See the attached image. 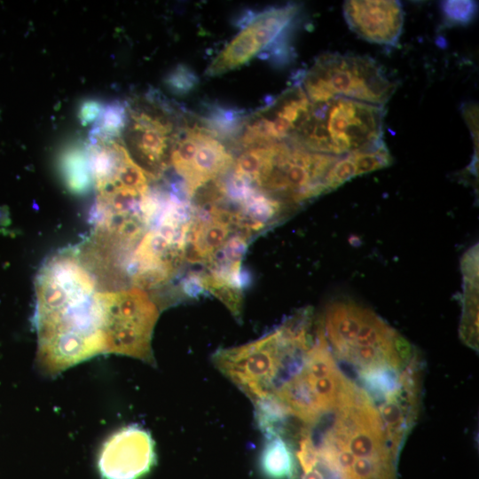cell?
<instances>
[{"mask_svg":"<svg viewBox=\"0 0 479 479\" xmlns=\"http://www.w3.org/2000/svg\"><path fill=\"white\" fill-rule=\"evenodd\" d=\"M260 468L267 479H291L295 469L289 444L277 435L267 437L260 456Z\"/></svg>","mask_w":479,"mask_h":479,"instance_id":"18","label":"cell"},{"mask_svg":"<svg viewBox=\"0 0 479 479\" xmlns=\"http://www.w3.org/2000/svg\"><path fill=\"white\" fill-rule=\"evenodd\" d=\"M339 157L273 143L253 185L283 206L302 204L328 192L326 177Z\"/></svg>","mask_w":479,"mask_h":479,"instance_id":"6","label":"cell"},{"mask_svg":"<svg viewBox=\"0 0 479 479\" xmlns=\"http://www.w3.org/2000/svg\"><path fill=\"white\" fill-rule=\"evenodd\" d=\"M60 165L69 190L81 193L89 188L91 175L87 152L77 147L70 148L62 155Z\"/></svg>","mask_w":479,"mask_h":479,"instance_id":"19","label":"cell"},{"mask_svg":"<svg viewBox=\"0 0 479 479\" xmlns=\"http://www.w3.org/2000/svg\"><path fill=\"white\" fill-rule=\"evenodd\" d=\"M35 325L40 354L54 365H70L104 349L96 282L80 256L58 253L35 280Z\"/></svg>","mask_w":479,"mask_h":479,"instance_id":"1","label":"cell"},{"mask_svg":"<svg viewBox=\"0 0 479 479\" xmlns=\"http://www.w3.org/2000/svg\"><path fill=\"white\" fill-rule=\"evenodd\" d=\"M200 119L203 128L217 139H233L240 136L247 117L243 110L205 103Z\"/></svg>","mask_w":479,"mask_h":479,"instance_id":"17","label":"cell"},{"mask_svg":"<svg viewBox=\"0 0 479 479\" xmlns=\"http://www.w3.org/2000/svg\"><path fill=\"white\" fill-rule=\"evenodd\" d=\"M128 121V104L119 100L103 106L90 136L115 138L124 131Z\"/></svg>","mask_w":479,"mask_h":479,"instance_id":"21","label":"cell"},{"mask_svg":"<svg viewBox=\"0 0 479 479\" xmlns=\"http://www.w3.org/2000/svg\"><path fill=\"white\" fill-rule=\"evenodd\" d=\"M104 349L151 360V338L159 311L147 293L132 287L98 292Z\"/></svg>","mask_w":479,"mask_h":479,"instance_id":"8","label":"cell"},{"mask_svg":"<svg viewBox=\"0 0 479 479\" xmlns=\"http://www.w3.org/2000/svg\"><path fill=\"white\" fill-rule=\"evenodd\" d=\"M233 161L223 143L203 127H185L175 136L170 164L182 177L190 198L227 172Z\"/></svg>","mask_w":479,"mask_h":479,"instance_id":"10","label":"cell"},{"mask_svg":"<svg viewBox=\"0 0 479 479\" xmlns=\"http://www.w3.org/2000/svg\"><path fill=\"white\" fill-rule=\"evenodd\" d=\"M159 216L139 240L129 268L133 285L141 289L168 281L185 259L191 222L186 205L168 195Z\"/></svg>","mask_w":479,"mask_h":479,"instance_id":"7","label":"cell"},{"mask_svg":"<svg viewBox=\"0 0 479 479\" xmlns=\"http://www.w3.org/2000/svg\"><path fill=\"white\" fill-rule=\"evenodd\" d=\"M343 15L349 27L370 43L395 46L403 31L404 11L398 1H346Z\"/></svg>","mask_w":479,"mask_h":479,"instance_id":"14","label":"cell"},{"mask_svg":"<svg viewBox=\"0 0 479 479\" xmlns=\"http://www.w3.org/2000/svg\"><path fill=\"white\" fill-rule=\"evenodd\" d=\"M324 334L340 368L354 381L386 370H404L418 360L412 345L372 310L353 302L331 303Z\"/></svg>","mask_w":479,"mask_h":479,"instance_id":"2","label":"cell"},{"mask_svg":"<svg viewBox=\"0 0 479 479\" xmlns=\"http://www.w3.org/2000/svg\"><path fill=\"white\" fill-rule=\"evenodd\" d=\"M441 6L448 21L465 25L475 17L477 4L474 1H444Z\"/></svg>","mask_w":479,"mask_h":479,"instance_id":"23","label":"cell"},{"mask_svg":"<svg viewBox=\"0 0 479 479\" xmlns=\"http://www.w3.org/2000/svg\"><path fill=\"white\" fill-rule=\"evenodd\" d=\"M299 12L296 4L245 12L236 22L241 30L208 66L207 75H220L246 64L292 30Z\"/></svg>","mask_w":479,"mask_h":479,"instance_id":"9","label":"cell"},{"mask_svg":"<svg viewBox=\"0 0 479 479\" xmlns=\"http://www.w3.org/2000/svg\"><path fill=\"white\" fill-rule=\"evenodd\" d=\"M311 318L302 310L254 342L218 349L212 361L255 404L271 397L298 368L315 340Z\"/></svg>","mask_w":479,"mask_h":479,"instance_id":"3","label":"cell"},{"mask_svg":"<svg viewBox=\"0 0 479 479\" xmlns=\"http://www.w3.org/2000/svg\"><path fill=\"white\" fill-rule=\"evenodd\" d=\"M302 479H326L322 470L315 466L310 470L304 472Z\"/></svg>","mask_w":479,"mask_h":479,"instance_id":"25","label":"cell"},{"mask_svg":"<svg viewBox=\"0 0 479 479\" xmlns=\"http://www.w3.org/2000/svg\"><path fill=\"white\" fill-rule=\"evenodd\" d=\"M161 113L144 106L128 105V121L124 131L137 164L153 177L170 163V152L176 133L173 125Z\"/></svg>","mask_w":479,"mask_h":479,"instance_id":"12","label":"cell"},{"mask_svg":"<svg viewBox=\"0 0 479 479\" xmlns=\"http://www.w3.org/2000/svg\"><path fill=\"white\" fill-rule=\"evenodd\" d=\"M295 83L316 105L345 98L384 106L397 89L376 60L350 53L320 55L308 70L298 71Z\"/></svg>","mask_w":479,"mask_h":479,"instance_id":"5","label":"cell"},{"mask_svg":"<svg viewBox=\"0 0 479 479\" xmlns=\"http://www.w3.org/2000/svg\"><path fill=\"white\" fill-rule=\"evenodd\" d=\"M103 106L97 101L89 100L82 105L80 109L79 117L82 120V124H87L94 120H97L99 116Z\"/></svg>","mask_w":479,"mask_h":479,"instance_id":"24","label":"cell"},{"mask_svg":"<svg viewBox=\"0 0 479 479\" xmlns=\"http://www.w3.org/2000/svg\"><path fill=\"white\" fill-rule=\"evenodd\" d=\"M314 105L300 84L295 83L281 95L247 118L240 143L244 148L278 142H290L309 118Z\"/></svg>","mask_w":479,"mask_h":479,"instance_id":"11","label":"cell"},{"mask_svg":"<svg viewBox=\"0 0 479 479\" xmlns=\"http://www.w3.org/2000/svg\"><path fill=\"white\" fill-rule=\"evenodd\" d=\"M203 213L191 218L185 259L210 264L232 238L234 213L221 203L204 205Z\"/></svg>","mask_w":479,"mask_h":479,"instance_id":"15","label":"cell"},{"mask_svg":"<svg viewBox=\"0 0 479 479\" xmlns=\"http://www.w3.org/2000/svg\"><path fill=\"white\" fill-rule=\"evenodd\" d=\"M463 273V307L460 336L474 349L478 346V250L474 246L461 262Z\"/></svg>","mask_w":479,"mask_h":479,"instance_id":"16","label":"cell"},{"mask_svg":"<svg viewBox=\"0 0 479 479\" xmlns=\"http://www.w3.org/2000/svg\"><path fill=\"white\" fill-rule=\"evenodd\" d=\"M384 106L337 98L314 104L296 144L308 151L342 156L379 148L383 141Z\"/></svg>","mask_w":479,"mask_h":479,"instance_id":"4","label":"cell"},{"mask_svg":"<svg viewBox=\"0 0 479 479\" xmlns=\"http://www.w3.org/2000/svg\"><path fill=\"white\" fill-rule=\"evenodd\" d=\"M197 74L185 64L177 65L164 78L166 88L174 95L185 96L199 84Z\"/></svg>","mask_w":479,"mask_h":479,"instance_id":"22","label":"cell"},{"mask_svg":"<svg viewBox=\"0 0 479 479\" xmlns=\"http://www.w3.org/2000/svg\"><path fill=\"white\" fill-rule=\"evenodd\" d=\"M197 281L200 288H203L217 297L234 317L240 316L243 297L241 283L210 272L199 277Z\"/></svg>","mask_w":479,"mask_h":479,"instance_id":"20","label":"cell"},{"mask_svg":"<svg viewBox=\"0 0 479 479\" xmlns=\"http://www.w3.org/2000/svg\"><path fill=\"white\" fill-rule=\"evenodd\" d=\"M155 460L151 436L132 426L119 431L104 445L98 467L103 479H140Z\"/></svg>","mask_w":479,"mask_h":479,"instance_id":"13","label":"cell"}]
</instances>
